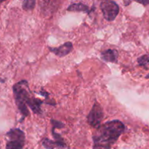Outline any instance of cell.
Segmentation results:
<instances>
[{
    "instance_id": "obj_10",
    "label": "cell",
    "mask_w": 149,
    "mask_h": 149,
    "mask_svg": "<svg viewBox=\"0 0 149 149\" xmlns=\"http://www.w3.org/2000/svg\"><path fill=\"white\" fill-rule=\"evenodd\" d=\"M137 63L140 66L146 69H149V55H144L140 56L137 59Z\"/></svg>"
},
{
    "instance_id": "obj_7",
    "label": "cell",
    "mask_w": 149,
    "mask_h": 149,
    "mask_svg": "<svg viewBox=\"0 0 149 149\" xmlns=\"http://www.w3.org/2000/svg\"><path fill=\"white\" fill-rule=\"evenodd\" d=\"M118 52L116 49H108L102 52V58L106 62L116 63L118 61Z\"/></svg>"
},
{
    "instance_id": "obj_2",
    "label": "cell",
    "mask_w": 149,
    "mask_h": 149,
    "mask_svg": "<svg viewBox=\"0 0 149 149\" xmlns=\"http://www.w3.org/2000/svg\"><path fill=\"white\" fill-rule=\"evenodd\" d=\"M13 90L16 105L24 117L29 115L28 106L34 113H42L41 105L43 103V101L31 95L27 81L23 80L16 83L13 86Z\"/></svg>"
},
{
    "instance_id": "obj_3",
    "label": "cell",
    "mask_w": 149,
    "mask_h": 149,
    "mask_svg": "<svg viewBox=\"0 0 149 149\" xmlns=\"http://www.w3.org/2000/svg\"><path fill=\"white\" fill-rule=\"evenodd\" d=\"M7 137L6 149H23L25 143V134L20 129H12L6 134Z\"/></svg>"
},
{
    "instance_id": "obj_12",
    "label": "cell",
    "mask_w": 149,
    "mask_h": 149,
    "mask_svg": "<svg viewBox=\"0 0 149 149\" xmlns=\"http://www.w3.org/2000/svg\"><path fill=\"white\" fill-rule=\"evenodd\" d=\"M51 124L53 125V129H56V128H58V129H61L64 126V125L63 123H61V122H58V121L54 120V119H51Z\"/></svg>"
},
{
    "instance_id": "obj_8",
    "label": "cell",
    "mask_w": 149,
    "mask_h": 149,
    "mask_svg": "<svg viewBox=\"0 0 149 149\" xmlns=\"http://www.w3.org/2000/svg\"><path fill=\"white\" fill-rule=\"evenodd\" d=\"M42 145L46 149H54L55 148H63L66 146L64 141H51L48 138H45L42 141Z\"/></svg>"
},
{
    "instance_id": "obj_11",
    "label": "cell",
    "mask_w": 149,
    "mask_h": 149,
    "mask_svg": "<svg viewBox=\"0 0 149 149\" xmlns=\"http://www.w3.org/2000/svg\"><path fill=\"white\" fill-rule=\"evenodd\" d=\"M36 1L35 0H26L23 1V8L25 10H32L34 7Z\"/></svg>"
},
{
    "instance_id": "obj_6",
    "label": "cell",
    "mask_w": 149,
    "mask_h": 149,
    "mask_svg": "<svg viewBox=\"0 0 149 149\" xmlns=\"http://www.w3.org/2000/svg\"><path fill=\"white\" fill-rule=\"evenodd\" d=\"M49 48L50 51L53 53L55 54L59 58L61 57H64L67 55H68L73 49V45L72 43L70 42H65L63 45H60L58 47H48Z\"/></svg>"
},
{
    "instance_id": "obj_4",
    "label": "cell",
    "mask_w": 149,
    "mask_h": 149,
    "mask_svg": "<svg viewBox=\"0 0 149 149\" xmlns=\"http://www.w3.org/2000/svg\"><path fill=\"white\" fill-rule=\"evenodd\" d=\"M100 9L102 10L104 18L108 21H112L115 19L119 13V7L115 1H103L100 3Z\"/></svg>"
},
{
    "instance_id": "obj_1",
    "label": "cell",
    "mask_w": 149,
    "mask_h": 149,
    "mask_svg": "<svg viewBox=\"0 0 149 149\" xmlns=\"http://www.w3.org/2000/svg\"><path fill=\"white\" fill-rule=\"evenodd\" d=\"M125 130L124 123L119 120H112L101 125L92 136L93 149H111L121 134Z\"/></svg>"
},
{
    "instance_id": "obj_9",
    "label": "cell",
    "mask_w": 149,
    "mask_h": 149,
    "mask_svg": "<svg viewBox=\"0 0 149 149\" xmlns=\"http://www.w3.org/2000/svg\"><path fill=\"white\" fill-rule=\"evenodd\" d=\"M68 11H74V12H85V13H89L90 9L86 4L83 3H74V4H70L67 8Z\"/></svg>"
},
{
    "instance_id": "obj_5",
    "label": "cell",
    "mask_w": 149,
    "mask_h": 149,
    "mask_svg": "<svg viewBox=\"0 0 149 149\" xmlns=\"http://www.w3.org/2000/svg\"><path fill=\"white\" fill-rule=\"evenodd\" d=\"M103 119V110L99 103L96 102L92 106L91 110L87 116V121L89 125L94 128H98L101 125Z\"/></svg>"
},
{
    "instance_id": "obj_14",
    "label": "cell",
    "mask_w": 149,
    "mask_h": 149,
    "mask_svg": "<svg viewBox=\"0 0 149 149\" xmlns=\"http://www.w3.org/2000/svg\"><path fill=\"white\" fill-rule=\"evenodd\" d=\"M68 149H70V148H68Z\"/></svg>"
},
{
    "instance_id": "obj_13",
    "label": "cell",
    "mask_w": 149,
    "mask_h": 149,
    "mask_svg": "<svg viewBox=\"0 0 149 149\" xmlns=\"http://www.w3.org/2000/svg\"><path fill=\"white\" fill-rule=\"evenodd\" d=\"M145 78H146V79H149V74H148V75H146Z\"/></svg>"
}]
</instances>
